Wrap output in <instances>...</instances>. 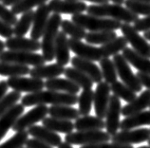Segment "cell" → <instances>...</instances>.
<instances>
[{
	"label": "cell",
	"instance_id": "d6986e66",
	"mask_svg": "<svg viewBox=\"0 0 150 148\" xmlns=\"http://www.w3.org/2000/svg\"><path fill=\"white\" fill-rule=\"evenodd\" d=\"M5 45L9 50H17V51L35 52L41 49V43L38 40L18 36L8 38L5 42Z\"/></svg>",
	"mask_w": 150,
	"mask_h": 148
},
{
	"label": "cell",
	"instance_id": "680465c9",
	"mask_svg": "<svg viewBox=\"0 0 150 148\" xmlns=\"http://www.w3.org/2000/svg\"><path fill=\"white\" fill-rule=\"evenodd\" d=\"M138 148H150V145L149 146H141V147H138Z\"/></svg>",
	"mask_w": 150,
	"mask_h": 148
},
{
	"label": "cell",
	"instance_id": "6f0895ef",
	"mask_svg": "<svg viewBox=\"0 0 150 148\" xmlns=\"http://www.w3.org/2000/svg\"><path fill=\"white\" fill-rule=\"evenodd\" d=\"M137 1H142V2H145V3L150 4V0H137Z\"/></svg>",
	"mask_w": 150,
	"mask_h": 148
},
{
	"label": "cell",
	"instance_id": "74e56055",
	"mask_svg": "<svg viewBox=\"0 0 150 148\" xmlns=\"http://www.w3.org/2000/svg\"><path fill=\"white\" fill-rule=\"evenodd\" d=\"M60 27L63 32H65L67 35H69L70 38L76 39V40H82L86 35V30L75 24L71 20H68V19L62 20Z\"/></svg>",
	"mask_w": 150,
	"mask_h": 148
},
{
	"label": "cell",
	"instance_id": "f1b7e54d",
	"mask_svg": "<svg viewBox=\"0 0 150 148\" xmlns=\"http://www.w3.org/2000/svg\"><path fill=\"white\" fill-rule=\"evenodd\" d=\"M64 75L66 76L67 79L72 81L74 84H76L79 87H82L83 89H88L93 87V81L90 78L86 75L85 73L78 70L75 68H65Z\"/></svg>",
	"mask_w": 150,
	"mask_h": 148
},
{
	"label": "cell",
	"instance_id": "9a60e30c",
	"mask_svg": "<svg viewBox=\"0 0 150 148\" xmlns=\"http://www.w3.org/2000/svg\"><path fill=\"white\" fill-rule=\"evenodd\" d=\"M50 11L59 14H79L86 11L88 6L82 1L74 0H50L49 3Z\"/></svg>",
	"mask_w": 150,
	"mask_h": 148
},
{
	"label": "cell",
	"instance_id": "f907efd6",
	"mask_svg": "<svg viewBox=\"0 0 150 148\" xmlns=\"http://www.w3.org/2000/svg\"><path fill=\"white\" fill-rule=\"evenodd\" d=\"M1 1L3 5L6 7V6H13L14 4H16L20 0H1Z\"/></svg>",
	"mask_w": 150,
	"mask_h": 148
},
{
	"label": "cell",
	"instance_id": "f6af8a7d",
	"mask_svg": "<svg viewBox=\"0 0 150 148\" xmlns=\"http://www.w3.org/2000/svg\"><path fill=\"white\" fill-rule=\"evenodd\" d=\"M80 148H133L131 145H125V144H118V143H109V142H102L96 143V144H90V145H83Z\"/></svg>",
	"mask_w": 150,
	"mask_h": 148
},
{
	"label": "cell",
	"instance_id": "52a82bcc",
	"mask_svg": "<svg viewBox=\"0 0 150 148\" xmlns=\"http://www.w3.org/2000/svg\"><path fill=\"white\" fill-rule=\"evenodd\" d=\"M112 61L115 65L118 76L120 77L122 82L136 93L142 91L143 85H141L136 74L133 73L131 68L129 67L128 62L125 59L124 56L121 54H116L113 56Z\"/></svg>",
	"mask_w": 150,
	"mask_h": 148
},
{
	"label": "cell",
	"instance_id": "4316f807",
	"mask_svg": "<svg viewBox=\"0 0 150 148\" xmlns=\"http://www.w3.org/2000/svg\"><path fill=\"white\" fill-rule=\"evenodd\" d=\"M143 125H150V110L142 111L132 116L125 117L121 122L120 129L129 130Z\"/></svg>",
	"mask_w": 150,
	"mask_h": 148
},
{
	"label": "cell",
	"instance_id": "11a10c76",
	"mask_svg": "<svg viewBox=\"0 0 150 148\" xmlns=\"http://www.w3.org/2000/svg\"><path fill=\"white\" fill-rule=\"evenodd\" d=\"M110 1H112L113 4H118V5H122V4H124L125 0H110Z\"/></svg>",
	"mask_w": 150,
	"mask_h": 148
},
{
	"label": "cell",
	"instance_id": "277c9868",
	"mask_svg": "<svg viewBox=\"0 0 150 148\" xmlns=\"http://www.w3.org/2000/svg\"><path fill=\"white\" fill-rule=\"evenodd\" d=\"M62 23V16L59 13H52L50 16L48 24L43 33L41 43L42 55L46 62H51L55 58L54 47L59 32V27Z\"/></svg>",
	"mask_w": 150,
	"mask_h": 148
},
{
	"label": "cell",
	"instance_id": "603a6c76",
	"mask_svg": "<svg viewBox=\"0 0 150 148\" xmlns=\"http://www.w3.org/2000/svg\"><path fill=\"white\" fill-rule=\"evenodd\" d=\"M65 72V68L59 64L42 65L33 67L30 69V75L36 79H52L57 78Z\"/></svg>",
	"mask_w": 150,
	"mask_h": 148
},
{
	"label": "cell",
	"instance_id": "f546056e",
	"mask_svg": "<svg viewBox=\"0 0 150 148\" xmlns=\"http://www.w3.org/2000/svg\"><path fill=\"white\" fill-rule=\"evenodd\" d=\"M49 115L61 120H77L80 117L79 110L71 106H51L49 107Z\"/></svg>",
	"mask_w": 150,
	"mask_h": 148
},
{
	"label": "cell",
	"instance_id": "b9f144b4",
	"mask_svg": "<svg viewBox=\"0 0 150 148\" xmlns=\"http://www.w3.org/2000/svg\"><path fill=\"white\" fill-rule=\"evenodd\" d=\"M125 8L132 11L137 15H144V16H150V4L137 1V0H125Z\"/></svg>",
	"mask_w": 150,
	"mask_h": 148
},
{
	"label": "cell",
	"instance_id": "cb8c5ba5",
	"mask_svg": "<svg viewBox=\"0 0 150 148\" xmlns=\"http://www.w3.org/2000/svg\"><path fill=\"white\" fill-rule=\"evenodd\" d=\"M124 58L140 72L150 75V59L137 53L133 49L125 48L123 50Z\"/></svg>",
	"mask_w": 150,
	"mask_h": 148
},
{
	"label": "cell",
	"instance_id": "8d00e7d4",
	"mask_svg": "<svg viewBox=\"0 0 150 148\" xmlns=\"http://www.w3.org/2000/svg\"><path fill=\"white\" fill-rule=\"evenodd\" d=\"M100 62V68L103 74V78L105 79V83L112 85L117 81V70L113 61L109 58H102Z\"/></svg>",
	"mask_w": 150,
	"mask_h": 148
},
{
	"label": "cell",
	"instance_id": "d590c367",
	"mask_svg": "<svg viewBox=\"0 0 150 148\" xmlns=\"http://www.w3.org/2000/svg\"><path fill=\"white\" fill-rule=\"evenodd\" d=\"M110 88H111L113 95L117 96L120 99H123L125 102H127V104L132 102L137 97L136 92L129 88L127 85H125L123 82L116 81L115 83L110 85Z\"/></svg>",
	"mask_w": 150,
	"mask_h": 148
},
{
	"label": "cell",
	"instance_id": "836d02e7",
	"mask_svg": "<svg viewBox=\"0 0 150 148\" xmlns=\"http://www.w3.org/2000/svg\"><path fill=\"white\" fill-rule=\"evenodd\" d=\"M117 37L115 32H89L85 37L86 41L89 45H105L114 40Z\"/></svg>",
	"mask_w": 150,
	"mask_h": 148
},
{
	"label": "cell",
	"instance_id": "9c48e42d",
	"mask_svg": "<svg viewBox=\"0 0 150 148\" xmlns=\"http://www.w3.org/2000/svg\"><path fill=\"white\" fill-rule=\"evenodd\" d=\"M121 32L125 40L132 46V49L137 53L150 59V45L147 43L146 39L140 35L133 26L124 23L121 26Z\"/></svg>",
	"mask_w": 150,
	"mask_h": 148
},
{
	"label": "cell",
	"instance_id": "ee69618b",
	"mask_svg": "<svg viewBox=\"0 0 150 148\" xmlns=\"http://www.w3.org/2000/svg\"><path fill=\"white\" fill-rule=\"evenodd\" d=\"M134 29H135L138 32H150V16H145L144 18L138 19V20L134 23Z\"/></svg>",
	"mask_w": 150,
	"mask_h": 148
},
{
	"label": "cell",
	"instance_id": "db71d44e",
	"mask_svg": "<svg viewBox=\"0 0 150 148\" xmlns=\"http://www.w3.org/2000/svg\"><path fill=\"white\" fill-rule=\"evenodd\" d=\"M6 48V45H5V42H3L0 40V53L4 51V49Z\"/></svg>",
	"mask_w": 150,
	"mask_h": 148
},
{
	"label": "cell",
	"instance_id": "7bdbcfd3",
	"mask_svg": "<svg viewBox=\"0 0 150 148\" xmlns=\"http://www.w3.org/2000/svg\"><path fill=\"white\" fill-rule=\"evenodd\" d=\"M0 19L5 21L9 25L13 26L17 23V15H15L13 11L7 9L3 4H0Z\"/></svg>",
	"mask_w": 150,
	"mask_h": 148
},
{
	"label": "cell",
	"instance_id": "d4e9b609",
	"mask_svg": "<svg viewBox=\"0 0 150 148\" xmlns=\"http://www.w3.org/2000/svg\"><path fill=\"white\" fill-rule=\"evenodd\" d=\"M45 87L48 88V90L64 92L75 95L80 91V87L76 84H74L72 81L58 77L47 80L45 82Z\"/></svg>",
	"mask_w": 150,
	"mask_h": 148
},
{
	"label": "cell",
	"instance_id": "6da1fadb",
	"mask_svg": "<svg viewBox=\"0 0 150 148\" xmlns=\"http://www.w3.org/2000/svg\"><path fill=\"white\" fill-rule=\"evenodd\" d=\"M78 104V96L75 94L52 90H41L30 93L21 98V104L24 106L51 104V106H74Z\"/></svg>",
	"mask_w": 150,
	"mask_h": 148
},
{
	"label": "cell",
	"instance_id": "4dcf8cb0",
	"mask_svg": "<svg viewBox=\"0 0 150 148\" xmlns=\"http://www.w3.org/2000/svg\"><path fill=\"white\" fill-rule=\"evenodd\" d=\"M125 48H127V41L125 38L124 36H117L114 40L100 47V49L103 58H109L110 56L119 54V52L123 51Z\"/></svg>",
	"mask_w": 150,
	"mask_h": 148
},
{
	"label": "cell",
	"instance_id": "816d5d0a",
	"mask_svg": "<svg viewBox=\"0 0 150 148\" xmlns=\"http://www.w3.org/2000/svg\"><path fill=\"white\" fill-rule=\"evenodd\" d=\"M74 1H82V0H74ZM86 1H89L91 3L98 4V5H102V4H108L109 0H86Z\"/></svg>",
	"mask_w": 150,
	"mask_h": 148
},
{
	"label": "cell",
	"instance_id": "7dc6e473",
	"mask_svg": "<svg viewBox=\"0 0 150 148\" xmlns=\"http://www.w3.org/2000/svg\"><path fill=\"white\" fill-rule=\"evenodd\" d=\"M26 147L28 148H53L52 146L49 145L48 143H45L36 139H29L26 143Z\"/></svg>",
	"mask_w": 150,
	"mask_h": 148
},
{
	"label": "cell",
	"instance_id": "ac0fdd59",
	"mask_svg": "<svg viewBox=\"0 0 150 148\" xmlns=\"http://www.w3.org/2000/svg\"><path fill=\"white\" fill-rule=\"evenodd\" d=\"M27 131L33 139L48 143L52 147H58L62 143V138L60 136L43 125H33L28 128Z\"/></svg>",
	"mask_w": 150,
	"mask_h": 148
},
{
	"label": "cell",
	"instance_id": "94428289",
	"mask_svg": "<svg viewBox=\"0 0 150 148\" xmlns=\"http://www.w3.org/2000/svg\"><path fill=\"white\" fill-rule=\"evenodd\" d=\"M22 148H28V147H22Z\"/></svg>",
	"mask_w": 150,
	"mask_h": 148
},
{
	"label": "cell",
	"instance_id": "9f6ffc18",
	"mask_svg": "<svg viewBox=\"0 0 150 148\" xmlns=\"http://www.w3.org/2000/svg\"><path fill=\"white\" fill-rule=\"evenodd\" d=\"M144 37L146 39V40L150 41V32H146L144 33Z\"/></svg>",
	"mask_w": 150,
	"mask_h": 148
},
{
	"label": "cell",
	"instance_id": "4fadbf2b",
	"mask_svg": "<svg viewBox=\"0 0 150 148\" xmlns=\"http://www.w3.org/2000/svg\"><path fill=\"white\" fill-rule=\"evenodd\" d=\"M110 85L105 82H101L97 85L95 91H94V111L97 117L104 119L108 111L109 99H110Z\"/></svg>",
	"mask_w": 150,
	"mask_h": 148
},
{
	"label": "cell",
	"instance_id": "3957f363",
	"mask_svg": "<svg viewBox=\"0 0 150 148\" xmlns=\"http://www.w3.org/2000/svg\"><path fill=\"white\" fill-rule=\"evenodd\" d=\"M71 21L89 32H115L121 29L122 23L110 18L97 17L93 15L79 13L71 16Z\"/></svg>",
	"mask_w": 150,
	"mask_h": 148
},
{
	"label": "cell",
	"instance_id": "8fae6325",
	"mask_svg": "<svg viewBox=\"0 0 150 148\" xmlns=\"http://www.w3.org/2000/svg\"><path fill=\"white\" fill-rule=\"evenodd\" d=\"M8 87L13 88L14 91L25 92V93H35L43 90L45 87V82L36 78H27L25 76L20 77H10L7 80Z\"/></svg>",
	"mask_w": 150,
	"mask_h": 148
},
{
	"label": "cell",
	"instance_id": "2e32d148",
	"mask_svg": "<svg viewBox=\"0 0 150 148\" xmlns=\"http://www.w3.org/2000/svg\"><path fill=\"white\" fill-rule=\"evenodd\" d=\"M50 10L49 5L39 6L37 8L36 11L34 13L33 22V29L30 32V38L34 40H39L45 32V29L48 24V21L50 19Z\"/></svg>",
	"mask_w": 150,
	"mask_h": 148
},
{
	"label": "cell",
	"instance_id": "6125c7cd",
	"mask_svg": "<svg viewBox=\"0 0 150 148\" xmlns=\"http://www.w3.org/2000/svg\"><path fill=\"white\" fill-rule=\"evenodd\" d=\"M149 107H150V106H149Z\"/></svg>",
	"mask_w": 150,
	"mask_h": 148
},
{
	"label": "cell",
	"instance_id": "1f68e13d",
	"mask_svg": "<svg viewBox=\"0 0 150 148\" xmlns=\"http://www.w3.org/2000/svg\"><path fill=\"white\" fill-rule=\"evenodd\" d=\"M30 68L29 66L19 65L14 63L0 62V75L8 77H20L30 74Z\"/></svg>",
	"mask_w": 150,
	"mask_h": 148
},
{
	"label": "cell",
	"instance_id": "ba28073f",
	"mask_svg": "<svg viewBox=\"0 0 150 148\" xmlns=\"http://www.w3.org/2000/svg\"><path fill=\"white\" fill-rule=\"evenodd\" d=\"M49 114V107L46 104H39L30 109L26 114L19 117V119L15 122L13 126V130L14 132L25 131L30 126L35 125L41 121L44 120L47 115Z\"/></svg>",
	"mask_w": 150,
	"mask_h": 148
},
{
	"label": "cell",
	"instance_id": "681fc988",
	"mask_svg": "<svg viewBox=\"0 0 150 148\" xmlns=\"http://www.w3.org/2000/svg\"><path fill=\"white\" fill-rule=\"evenodd\" d=\"M8 88H9V87H8L7 81H0V100L6 95Z\"/></svg>",
	"mask_w": 150,
	"mask_h": 148
},
{
	"label": "cell",
	"instance_id": "5b68a950",
	"mask_svg": "<svg viewBox=\"0 0 150 148\" xmlns=\"http://www.w3.org/2000/svg\"><path fill=\"white\" fill-rule=\"evenodd\" d=\"M66 142L71 145H90L96 143L108 142L111 141V136L108 132L102 130L92 131H77L67 134L65 137Z\"/></svg>",
	"mask_w": 150,
	"mask_h": 148
},
{
	"label": "cell",
	"instance_id": "ffe728a7",
	"mask_svg": "<svg viewBox=\"0 0 150 148\" xmlns=\"http://www.w3.org/2000/svg\"><path fill=\"white\" fill-rule=\"evenodd\" d=\"M150 106V90L146 89L141 93L140 96L136 97L132 102L122 108V115L124 117H129L142 111H144Z\"/></svg>",
	"mask_w": 150,
	"mask_h": 148
},
{
	"label": "cell",
	"instance_id": "7a4b0ae2",
	"mask_svg": "<svg viewBox=\"0 0 150 148\" xmlns=\"http://www.w3.org/2000/svg\"><path fill=\"white\" fill-rule=\"evenodd\" d=\"M86 11L89 15L97 17H109L113 20L124 23H135L139 19V15L133 13L127 8L118 4H102V5H90Z\"/></svg>",
	"mask_w": 150,
	"mask_h": 148
},
{
	"label": "cell",
	"instance_id": "e0dca14e",
	"mask_svg": "<svg viewBox=\"0 0 150 148\" xmlns=\"http://www.w3.org/2000/svg\"><path fill=\"white\" fill-rule=\"evenodd\" d=\"M70 62H71L73 68H77L78 70L88 75L93 81V83L99 84L103 82L104 78H103L101 68L96 64H94L93 62L83 59V58H80L78 56H74L73 58H71Z\"/></svg>",
	"mask_w": 150,
	"mask_h": 148
},
{
	"label": "cell",
	"instance_id": "83f0119b",
	"mask_svg": "<svg viewBox=\"0 0 150 148\" xmlns=\"http://www.w3.org/2000/svg\"><path fill=\"white\" fill-rule=\"evenodd\" d=\"M43 126L47 127L48 129L53 132H59V133L69 134L74 129V123L71 121L68 120H61L52 118V117H46L42 121Z\"/></svg>",
	"mask_w": 150,
	"mask_h": 148
},
{
	"label": "cell",
	"instance_id": "ab89813d",
	"mask_svg": "<svg viewBox=\"0 0 150 148\" xmlns=\"http://www.w3.org/2000/svg\"><path fill=\"white\" fill-rule=\"evenodd\" d=\"M48 0H20L13 6H11V11L18 15L20 13H25L27 11H31L34 7H39L46 4Z\"/></svg>",
	"mask_w": 150,
	"mask_h": 148
},
{
	"label": "cell",
	"instance_id": "f5cc1de1",
	"mask_svg": "<svg viewBox=\"0 0 150 148\" xmlns=\"http://www.w3.org/2000/svg\"><path fill=\"white\" fill-rule=\"evenodd\" d=\"M58 148H73L72 146H71V144H69V143H68V142H62L60 145L58 146Z\"/></svg>",
	"mask_w": 150,
	"mask_h": 148
},
{
	"label": "cell",
	"instance_id": "7c38bea8",
	"mask_svg": "<svg viewBox=\"0 0 150 148\" xmlns=\"http://www.w3.org/2000/svg\"><path fill=\"white\" fill-rule=\"evenodd\" d=\"M122 114V106L120 98L115 95H111L109 99L108 111L105 114V129L111 136L115 135L120 129V116Z\"/></svg>",
	"mask_w": 150,
	"mask_h": 148
},
{
	"label": "cell",
	"instance_id": "30bf717a",
	"mask_svg": "<svg viewBox=\"0 0 150 148\" xmlns=\"http://www.w3.org/2000/svg\"><path fill=\"white\" fill-rule=\"evenodd\" d=\"M150 139V129L148 128H137V129L122 130L117 132L111 137L113 143L131 145L136 143L147 142Z\"/></svg>",
	"mask_w": 150,
	"mask_h": 148
},
{
	"label": "cell",
	"instance_id": "e575fe53",
	"mask_svg": "<svg viewBox=\"0 0 150 148\" xmlns=\"http://www.w3.org/2000/svg\"><path fill=\"white\" fill-rule=\"evenodd\" d=\"M94 99V91L91 88L83 89L80 96L78 97V104H79V113L81 116H88L91 111L92 104Z\"/></svg>",
	"mask_w": 150,
	"mask_h": 148
},
{
	"label": "cell",
	"instance_id": "5bb4252c",
	"mask_svg": "<svg viewBox=\"0 0 150 148\" xmlns=\"http://www.w3.org/2000/svg\"><path fill=\"white\" fill-rule=\"evenodd\" d=\"M69 45L70 50L76 54V56L83 58V59L91 62H97L100 61L103 58L100 48H96V47L92 45L86 44V43H83L81 40L69 38Z\"/></svg>",
	"mask_w": 150,
	"mask_h": 148
},
{
	"label": "cell",
	"instance_id": "d6a6232c",
	"mask_svg": "<svg viewBox=\"0 0 150 148\" xmlns=\"http://www.w3.org/2000/svg\"><path fill=\"white\" fill-rule=\"evenodd\" d=\"M34 13L33 10L27 11V13H23L21 18L17 21L16 24L14 25L13 28V33L15 36L18 37H24L29 32L30 27L33 26V17H34Z\"/></svg>",
	"mask_w": 150,
	"mask_h": 148
},
{
	"label": "cell",
	"instance_id": "60d3db41",
	"mask_svg": "<svg viewBox=\"0 0 150 148\" xmlns=\"http://www.w3.org/2000/svg\"><path fill=\"white\" fill-rule=\"evenodd\" d=\"M28 140H29L28 131L16 132L11 139L0 144V148H22L26 145Z\"/></svg>",
	"mask_w": 150,
	"mask_h": 148
},
{
	"label": "cell",
	"instance_id": "f35d334b",
	"mask_svg": "<svg viewBox=\"0 0 150 148\" xmlns=\"http://www.w3.org/2000/svg\"><path fill=\"white\" fill-rule=\"evenodd\" d=\"M21 100L20 92L17 91H11L10 93L3 97L0 100V117H2L5 113H7L10 109H11L15 104H17V102Z\"/></svg>",
	"mask_w": 150,
	"mask_h": 148
},
{
	"label": "cell",
	"instance_id": "91938a15",
	"mask_svg": "<svg viewBox=\"0 0 150 148\" xmlns=\"http://www.w3.org/2000/svg\"><path fill=\"white\" fill-rule=\"evenodd\" d=\"M147 142H148V144L150 145V139H149V140H148V141H147Z\"/></svg>",
	"mask_w": 150,
	"mask_h": 148
},
{
	"label": "cell",
	"instance_id": "484cf974",
	"mask_svg": "<svg viewBox=\"0 0 150 148\" xmlns=\"http://www.w3.org/2000/svg\"><path fill=\"white\" fill-rule=\"evenodd\" d=\"M105 127V122L97 116H82L75 120L74 123V128L77 131L102 130Z\"/></svg>",
	"mask_w": 150,
	"mask_h": 148
},
{
	"label": "cell",
	"instance_id": "c3c4849f",
	"mask_svg": "<svg viewBox=\"0 0 150 148\" xmlns=\"http://www.w3.org/2000/svg\"><path fill=\"white\" fill-rule=\"evenodd\" d=\"M136 76L138 79H139L141 85H143V87H146L148 90H150V75L149 74H145V73L138 71L136 73Z\"/></svg>",
	"mask_w": 150,
	"mask_h": 148
},
{
	"label": "cell",
	"instance_id": "7402d4cb",
	"mask_svg": "<svg viewBox=\"0 0 150 148\" xmlns=\"http://www.w3.org/2000/svg\"><path fill=\"white\" fill-rule=\"evenodd\" d=\"M70 49L69 45V39L67 34L63 32H59L55 41L54 52H55V60L57 64L65 67L70 61Z\"/></svg>",
	"mask_w": 150,
	"mask_h": 148
},
{
	"label": "cell",
	"instance_id": "bcb514c9",
	"mask_svg": "<svg viewBox=\"0 0 150 148\" xmlns=\"http://www.w3.org/2000/svg\"><path fill=\"white\" fill-rule=\"evenodd\" d=\"M13 29L11 28V26L0 19V36L8 39L13 37Z\"/></svg>",
	"mask_w": 150,
	"mask_h": 148
},
{
	"label": "cell",
	"instance_id": "8992f818",
	"mask_svg": "<svg viewBox=\"0 0 150 148\" xmlns=\"http://www.w3.org/2000/svg\"><path fill=\"white\" fill-rule=\"evenodd\" d=\"M0 62L14 63L24 66L38 67L46 63V60L41 54L30 51H17V50H8L0 53Z\"/></svg>",
	"mask_w": 150,
	"mask_h": 148
},
{
	"label": "cell",
	"instance_id": "44dd1931",
	"mask_svg": "<svg viewBox=\"0 0 150 148\" xmlns=\"http://www.w3.org/2000/svg\"><path fill=\"white\" fill-rule=\"evenodd\" d=\"M24 110L25 106L21 104H17L2 117H0V141L5 137L10 128H13L19 117L23 115Z\"/></svg>",
	"mask_w": 150,
	"mask_h": 148
}]
</instances>
